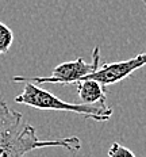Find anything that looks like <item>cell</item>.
I'll list each match as a JSON object with an SVG mask.
<instances>
[{
    "mask_svg": "<svg viewBox=\"0 0 146 157\" xmlns=\"http://www.w3.org/2000/svg\"><path fill=\"white\" fill-rule=\"evenodd\" d=\"M60 146L72 153H77L81 141L77 137L58 140H41L31 125L23 122L19 111L11 110L0 99V157H24L35 149Z\"/></svg>",
    "mask_w": 146,
    "mask_h": 157,
    "instance_id": "cell-1",
    "label": "cell"
},
{
    "mask_svg": "<svg viewBox=\"0 0 146 157\" xmlns=\"http://www.w3.org/2000/svg\"><path fill=\"white\" fill-rule=\"evenodd\" d=\"M19 104L32 107L45 111H68L83 115L85 119H92L96 122L108 121L112 115V109L107 106V102L96 104H81V103H66L58 99L51 92L37 87L30 81H24V90L15 98Z\"/></svg>",
    "mask_w": 146,
    "mask_h": 157,
    "instance_id": "cell-2",
    "label": "cell"
},
{
    "mask_svg": "<svg viewBox=\"0 0 146 157\" xmlns=\"http://www.w3.org/2000/svg\"><path fill=\"white\" fill-rule=\"evenodd\" d=\"M100 61V48L95 46L92 52V63H85L81 57L74 61H66L57 65L49 77H23L14 76L11 78L14 83H24L30 81L32 84H77L85 76L93 73L99 68Z\"/></svg>",
    "mask_w": 146,
    "mask_h": 157,
    "instance_id": "cell-3",
    "label": "cell"
},
{
    "mask_svg": "<svg viewBox=\"0 0 146 157\" xmlns=\"http://www.w3.org/2000/svg\"><path fill=\"white\" fill-rule=\"evenodd\" d=\"M145 65H146V52L139 53L135 57H131L126 61L104 64L97 68L93 73L88 75V76H85L84 78L96 80L103 87H108V86H112V84H116L119 81L127 78L135 71L141 69Z\"/></svg>",
    "mask_w": 146,
    "mask_h": 157,
    "instance_id": "cell-4",
    "label": "cell"
},
{
    "mask_svg": "<svg viewBox=\"0 0 146 157\" xmlns=\"http://www.w3.org/2000/svg\"><path fill=\"white\" fill-rule=\"evenodd\" d=\"M76 88L81 104H96L106 102V87H103L96 80L83 78L76 84Z\"/></svg>",
    "mask_w": 146,
    "mask_h": 157,
    "instance_id": "cell-5",
    "label": "cell"
},
{
    "mask_svg": "<svg viewBox=\"0 0 146 157\" xmlns=\"http://www.w3.org/2000/svg\"><path fill=\"white\" fill-rule=\"evenodd\" d=\"M14 42V33L11 29L0 22V56L6 54Z\"/></svg>",
    "mask_w": 146,
    "mask_h": 157,
    "instance_id": "cell-6",
    "label": "cell"
},
{
    "mask_svg": "<svg viewBox=\"0 0 146 157\" xmlns=\"http://www.w3.org/2000/svg\"><path fill=\"white\" fill-rule=\"evenodd\" d=\"M108 157H135V155L119 142H114L108 149Z\"/></svg>",
    "mask_w": 146,
    "mask_h": 157,
    "instance_id": "cell-7",
    "label": "cell"
},
{
    "mask_svg": "<svg viewBox=\"0 0 146 157\" xmlns=\"http://www.w3.org/2000/svg\"><path fill=\"white\" fill-rule=\"evenodd\" d=\"M145 2H146V0H145Z\"/></svg>",
    "mask_w": 146,
    "mask_h": 157,
    "instance_id": "cell-8",
    "label": "cell"
}]
</instances>
